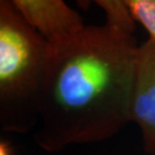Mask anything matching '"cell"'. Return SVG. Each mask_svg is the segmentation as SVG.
I'll list each match as a JSON object with an SVG mask.
<instances>
[{
  "mask_svg": "<svg viewBox=\"0 0 155 155\" xmlns=\"http://www.w3.org/2000/svg\"><path fill=\"white\" fill-rule=\"evenodd\" d=\"M48 43L35 144L55 153L119 134L131 123L137 38L104 24Z\"/></svg>",
  "mask_w": 155,
  "mask_h": 155,
  "instance_id": "6da1fadb",
  "label": "cell"
},
{
  "mask_svg": "<svg viewBox=\"0 0 155 155\" xmlns=\"http://www.w3.org/2000/svg\"><path fill=\"white\" fill-rule=\"evenodd\" d=\"M48 52V41L27 23L13 0H1L0 127L3 132H35Z\"/></svg>",
  "mask_w": 155,
  "mask_h": 155,
  "instance_id": "7a4b0ae2",
  "label": "cell"
},
{
  "mask_svg": "<svg viewBox=\"0 0 155 155\" xmlns=\"http://www.w3.org/2000/svg\"><path fill=\"white\" fill-rule=\"evenodd\" d=\"M130 118L140 129L143 151L155 155V40L149 38L139 46Z\"/></svg>",
  "mask_w": 155,
  "mask_h": 155,
  "instance_id": "3957f363",
  "label": "cell"
},
{
  "mask_svg": "<svg viewBox=\"0 0 155 155\" xmlns=\"http://www.w3.org/2000/svg\"><path fill=\"white\" fill-rule=\"evenodd\" d=\"M24 19L48 41L75 35L86 26L83 16L63 0H13Z\"/></svg>",
  "mask_w": 155,
  "mask_h": 155,
  "instance_id": "277c9868",
  "label": "cell"
},
{
  "mask_svg": "<svg viewBox=\"0 0 155 155\" xmlns=\"http://www.w3.org/2000/svg\"><path fill=\"white\" fill-rule=\"evenodd\" d=\"M96 3L105 12V25L133 35V32L136 29V21L125 0H98Z\"/></svg>",
  "mask_w": 155,
  "mask_h": 155,
  "instance_id": "5b68a950",
  "label": "cell"
},
{
  "mask_svg": "<svg viewBox=\"0 0 155 155\" xmlns=\"http://www.w3.org/2000/svg\"><path fill=\"white\" fill-rule=\"evenodd\" d=\"M135 21L140 22L155 40V0H125Z\"/></svg>",
  "mask_w": 155,
  "mask_h": 155,
  "instance_id": "8992f818",
  "label": "cell"
},
{
  "mask_svg": "<svg viewBox=\"0 0 155 155\" xmlns=\"http://www.w3.org/2000/svg\"><path fill=\"white\" fill-rule=\"evenodd\" d=\"M0 155H14V149L8 140L0 142Z\"/></svg>",
  "mask_w": 155,
  "mask_h": 155,
  "instance_id": "52a82bcc",
  "label": "cell"
}]
</instances>
